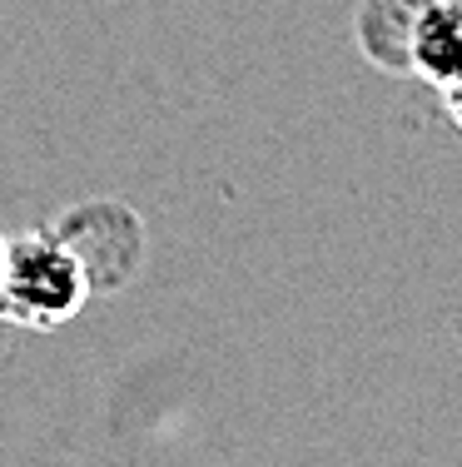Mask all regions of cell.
<instances>
[{
  "label": "cell",
  "mask_w": 462,
  "mask_h": 467,
  "mask_svg": "<svg viewBox=\"0 0 462 467\" xmlns=\"http://www.w3.org/2000/svg\"><path fill=\"white\" fill-rule=\"evenodd\" d=\"M90 298L80 259L55 234H26L5 244V274H0V318L26 328H55Z\"/></svg>",
  "instance_id": "cell-1"
},
{
  "label": "cell",
  "mask_w": 462,
  "mask_h": 467,
  "mask_svg": "<svg viewBox=\"0 0 462 467\" xmlns=\"http://www.w3.org/2000/svg\"><path fill=\"white\" fill-rule=\"evenodd\" d=\"M443 105H447V115H453V125L462 130V75L453 85H443Z\"/></svg>",
  "instance_id": "cell-5"
},
{
  "label": "cell",
  "mask_w": 462,
  "mask_h": 467,
  "mask_svg": "<svg viewBox=\"0 0 462 467\" xmlns=\"http://www.w3.org/2000/svg\"><path fill=\"white\" fill-rule=\"evenodd\" d=\"M408 75L427 85H453L462 75V0H423L408 36Z\"/></svg>",
  "instance_id": "cell-3"
},
{
  "label": "cell",
  "mask_w": 462,
  "mask_h": 467,
  "mask_svg": "<svg viewBox=\"0 0 462 467\" xmlns=\"http://www.w3.org/2000/svg\"><path fill=\"white\" fill-rule=\"evenodd\" d=\"M423 0H368L358 10V40L383 70H408V36Z\"/></svg>",
  "instance_id": "cell-4"
},
{
  "label": "cell",
  "mask_w": 462,
  "mask_h": 467,
  "mask_svg": "<svg viewBox=\"0 0 462 467\" xmlns=\"http://www.w3.org/2000/svg\"><path fill=\"white\" fill-rule=\"evenodd\" d=\"M55 239L80 259L90 288H119L135 274L139 249H145V234H139L135 214L119 204H85L70 209L55 229Z\"/></svg>",
  "instance_id": "cell-2"
},
{
  "label": "cell",
  "mask_w": 462,
  "mask_h": 467,
  "mask_svg": "<svg viewBox=\"0 0 462 467\" xmlns=\"http://www.w3.org/2000/svg\"><path fill=\"white\" fill-rule=\"evenodd\" d=\"M0 274H5V239H0Z\"/></svg>",
  "instance_id": "cell-6"
}]
</instances>
